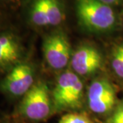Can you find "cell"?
Here are the masks:
<instances>
[{"instance_id": "6da1fadb", "label": "cell", "mask_w": 123, "mask_h": 123, "mask_svg": "<svg viewBox=\"0 0 123 123\" xmlns=\"http://www.w3.org/2000/svg\"><path fill=\"white\" fill-rule=\"evenodd\" d=\"M75 8L79 23L88 31L107 32L116 24V16L111 6L99 0H76Z\"/></svg>"}, {"instance_id": "7a4b0ae2", "label": "cell", "mask_w": 123, "mask_h": 123, "mask_svg": "<svg viewBox=\"0 0 123 123\" xmlns=\"http://www.w3.org/2000/svg\"><path fill=\"white\" fill-rule=\"evenodd\" d=\"M84 94L82 81L74 72L67 70L59 76L51 95L55 111L77 110L81 106Z\"/></svg>"}, {"instance_id": "3957f363", "label": "cell", "mask_w": 123, "mask_h": 123, "mask_svg": "<svg viewBox=\"0 0 123 123\" xmlns=\"http://www.w3.org/2000/svg\"><path fill=\"white\" fill-rule=\"evenodd\" d=\"M53 109L52 99L47 84L37 81L23 97L17 112L23 118L30 121H41L50 116Z\"/></svg>"}, {"instance_id": "277c9868", "label": "cell", "mask_w": 123, "mask_h": 123, "mask_svg": "<svg viewBox=\"0 0 123 123\" xmlns=\"http://www.w3.org/2000/svg\"><path fill=\"white\" fill-rule=\"evenodd\" d=\"M34 75L30 63L21 62L7 73L0 83V89L10 97H23L35 83Z\"/></svg>"}, {"instance_id": "5b68a950", "label": "cell", "mask_w": 123, "mask_h": 123, "mask_svg": "<svg viewBox=\"0 0 123 123\" xmlns=\"http://www.w3.org/2000/svg\"><path fill=\"white\" fill-rule=\"evenodd\" d=\"M43 50L46 62L53 69H63L70 62L72 56L70 43L62 31H53L44 38Z\"/></svg>"}, {"instance_id": "8992f818", "label": "cell", "mask_w": 123, "mask_h": 123, "mask_svg": "<svg viewBox=\"0 0 123 123\" xmlns=\"http://www.w3.org/2000/svg\"><path fill=\"white\" fill-rule=\"evenodd\" d=\"M116 92L107 79L98 78L93 81L88 89L87 99L92 112L104 114L114 109L116 104Z\"/></svg>"}, {"instance_id": "52a82bcc", "label": "cell", "mask_w": 123, "mask_h": 123, "mask_svg": "<svg viewBox=\"0 0 123 123\" xmlns=\"http://www.w3.org/2000/svg\"><path fill=\"white\" fill-rule=\"evenodd\" d=\"M70 66L77 75H92L101 68L103 59L97 48L90 44H83L72 54Z\"/></svg>"}, {"instance_id": "ba28073f", "label": "cell", "mask_w": 123, "mask_h": 123, "mask_svg": "<svg viewBox=\"0 0 123 123\" xmlns=\"http://www.w3.org/2000/svg\"><path fill=\"white\" fill-rule=\"evenodd\" d=\"M23 47L19 39L12 32L0 34V73L8 72L21 62Z\"/></svg>"}, {"instance_id": "9c48e42d", "label": "cell", "mask_w": 123, "mask_h": 123, "mask_svg": "<svg viewBox=\"0 0 123 123\" xmlns=\"http://www.w3.org/2000/svg\"><path fill=\"white\" fill-rule=\"evenodd\" d=\"M31 23L39 27L49 25L45 0H32L29 9Z\"/></svg>"}, {"instance_id": "30bf717a", "label": "cell", "mask_w": 123, "mask_h": 123, "mask_svg": "<svg viewBox=\"0 0 123 123\" xmlns=\"http://www.w3.org/2000/svg\"><path fill=\"white\" fill-rule=\"evenodd\" d=\"M50 26H57L64 21V10L61 0H45Z\"/></svg>"}, {"instance_id": "8fae6325", "label": "cell", "mask_w": 123, "mask_h": 123, "mask_svg": "<svg viewBox=\"0 0 123 123\" xmlns=\"http://www.w3.org/2000/svg\"><path fill=\"white\" fill-rule=\"evenodd\" d=\"M111 66L115 73L123 79V43L116 46L113 49Z\"/></svg>"}, {"instance_id": "7c38bea8", "label": "cell", "mask_w": 123, "mask_h": 123, "mask_svg": "<svg viewBox=\"0 0 123 123\" xmlns=\"http://www.w3.org/2000/svg\"><path fill=\"white\" fill-rule=\"evenodd\" d=\"M59 123H92V122L83 114L69 113L63 116Z\"/></svg>"}, {"instance_id": "4fadbf2b", "label": "cell", "mask_w": 123, "mask_h": 123, "mask_svg": "<svg viewBox=\"0 0 123 123\" xmlns=\"http://www.w3.org/2000/svg\"><path fill=\"white\" fill-rule=\"evenodd\" d=\"M107 123H123V101L116 107L113 114L107 120Z\"/></svg>"}, {"instance_id": "5bb4252c", "label": "cell", "mask_w": 123, "mask_h": 123, "mask_svg": "<svg viewBox=\"0 0 123 123\" xmlns=\"http://www.w3.org/2000/svg\"><path fill=\"white\" fill-rule=\"evenodd\" d=\"M99 1L110 6L114 5H118L123 1V0H99Z\"/></svg>"}, {"instance_id": "9a60e30c", "label": "cell", "mask_w": 123, "mask_h": 123, "mask_svg": "<svg viewBox=\"0 0 123 123\" xmlns=\"http://www.w3.org/2000/svg\"><path fill=\"white\" fill-rule=\"evenodd\" d=\"M10 1H12V0H10Z\"/></svg>"}]
</instances>
